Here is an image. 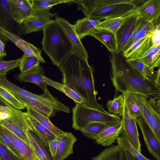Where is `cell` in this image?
I'll return each mask as SVG.
<instances>
[{"label": "cell", "instance_id": "1", "mask_svg": "<svg viewBox=\"0 0 160 160\" xmlns=\"http://www.w3.org/2000/svg\"><path fill=\"white\" fill-rule=\"evenodd\" d=\"M58 68L62 74V84L81 97L83 103L99 111L107 112L97 102L92 68L88 60L72 52Z\"/></svg>", "mask_w": 160, "mask_h": 160}, {"label": "cell", "instance_id": "2", "mask_svg": "<svg viewBox=\"0 0 160 160\" xmlns=\"http://www.w3.org/2000/svg\"><path fill=\"white\" fill-rule=\"evenodd\" d=\"M118 54L111 53L109 57L112 71L111 79L116 90L122 94L137 93L160 100V87L153 80L145 78Z\"/></svg>", "mask_w": 160, "mask_h": 160}, {"label": "cell", "instance_id": "3", "mask_svg": "<svg viewBox=\"0 0 160 160\" xmlns=\"http://www.w3.org/2000/svg\"><path fill=\"white\" fill-rule=\"evenodd\" d=\"M42 31V49L53 64L58 67L72 52V45L55 20L52 19Z\"/></svg>", "mask_w": 160, "mask_h": 160}, {"label": "cell", "instance_id": "4", "mask_svg": "<svg viewBox=\"0 0 160 160\" xmlns=\"http://www.w3.org/2000/svg\"><path fill=\"white\" fill-rule=\"evenodd\" d=\"M72 109V127L77 130L84 128L88 124L94 122L111 125L120 123L122 118L119 115L103 112L89 107L84 103H76Z\"/></svg>", "mask_w": 160, "mask_h": 160}, {"label": "cell", "instance_id": "5", "mask_svg": "<svg viewBox=\"0 0 160 160\" xmlns=\"http://www.w3.org/2000/svg\"><path fill=\"white\" fill-rule=\"evenodd\" d=\"M142 117L160 142V108L155 99L138 94L132 93Z\"/></svg>", "mask_w": 160, "mask_h": 160}, {"label": "cell", "instance_id": "6", "mask_svg": "<svg viewBox=\"0 0 160 160\" xmlns=\"http://www.w3.org/2000/svg\"><path fill=\"white\" fill-rule=\"evenodd\" d=\"M27 112L15 109L8 118L0 121V125L6 128L29 145L26 132L31 128Z\"/></svg>", "mask_w": 160, "mask_h": 160}, {"label": "cell", "instance_id": "7", "mask_svg": "<svg viewBox=\"0 0 160 160\" xmlns=\"http://www.w3.org/2000/svg\"><path fill=\"white\" fill-rule=\"evenodd\" d=\"M136 3H121L93 11L86 17L100 21L107 18L125 17L135 12L138 7Z\"/></svg>", "mask_w": 160, "mask_h": 160}, {"label": "cell", "instance_id": "8", "mask_svg": "<svg viewBox=\"0 0 160 160\" xmlns=\"http://www.w3.org/2000/svg\"><path fill=\"white\" fill-rule=\"evenodd\" d=\"M55 20L62 30L71 42L72 47V52L81 58L88 60V55L81 40L78 37L73 25L67 20L54 14Z\"/></svg>", "mask_w": 160, "mask_h": 160}, {"label": "cell", "instance_id": "9", "mask_svg": "<svg viewBox=\"0 0 160 160\" xmlns=\"http://www.w3.org/2000/svg\"><path fill=\"white\" fill-rule=\"evenodd\" d=\"M138 18V15L135 12L129 15L115 33L117 54L123 52L132 34Z\"/></svg>", "mask_w": 160, "mask_h": 160}, {"label": "cell", "instance_id": "10", "mask_svg": "<svg viewBox=\"0 0 160 160\" xmlns=\"http://www.w3.org/2000/svg\"><path fill=\"white\" fill-rule=\"evenodd\" d=\"M122 116V132L131 144L138 151L141 152V144L139 138L136 120L130 114L125 102Z\"/></svg>", "mask_w": 160, "mask_h": 160}, {"label": "cell", "instance_id": "11", "mask_svg": "<svg viewBox=\"0 0 160 160\" xmlns=\"http://www.w3.org/2000/svg\"><path fill=\"white\" fill-rule=\"evenodd\" d=\"M136 122L141 130L148 152L156 160H160V142L142 117L137 118Z\"/></svg>", "mask_w": 160, "mask_h": 160}, {"label": "cell", "instance_id": "12", "mask_svg": "<svg viewBox=\"0 0 160 160\" xmlns=\"http://www.w3.org/2000/svg\"><path fill=\"white\" fill-rule=\"evenodd\" d=\"M11 13L13 20L22 24L27 19L37 14L30 0H9Z\"/></svg>", "mask_w": 160, "mask_h": 160}, {"label": "cell", "instance_id": "13", "mask_svg": "<svg viewBox=\"0 0 160 160\" xmlns=\"http://www.w3.org/2000/svg\"><path fill=\"white\" fill-rule=\"evenodd\" d=\"M35 11L37 14L27 19L23 23L25 34L42 30L52 21L51 18L54 15L50 11Z\"/></svg>", "mask_w": 160, "mask_h": 160}, {"label": "cell", "instance_id": "14", "mask_svg": "<svg viewBox=\"0 0 160 160\" xmlns=\"http://www.w3.org/2000/svg\"><path fill=\"white\" fill-rule=\"evenodd\" d=\"M134 0H72L70 4L76 3L78 6L77 10H81L86 17L90 12L110 6L121 3H135Z\"/></svg>", "mask_w": 160, "mask_h": 160}, {"label": "cell", "instance_id": "15", "mask_svg": "<svg viewBox=\"0 0 160 160\" xmlns=\"http://www.w3.org/2000/svg\"><path fill=\"white\" fill-rule=\"evenodd\" d=\"M0 34L14 43L26 55L37 58L43 63L45 62L42 58L41 51L30 43L22 39L17 35L0 27Z\"/></svg>", "mask_w": 160, "mask_h": 160}, {"label": "cell", "instance_id": "16", "mask_svg": "<svg viewBox=\"0 0 160 160\" xmlns=\"http://www.w3.org/2000/svg\"><path fill=\"white\" fill-rule=\"evenodd\" d=\"M135 12L139 17L152 22L155 26L160 23V0L145 1Z\"/></svg>", "mask_w": 160, "mask_h": 160}, {"label": "cell", "instance_id": "17", "mask_svg": "<svg viewBox=\"0 0 160 160\" xmlns=\"http://www.w3.org/2000/svg\"><path fill=\"white\" fill-rule=\"evenodd\" d=\"M122 132V122L108 125L104 128L94 138L97 144L103 147L112 145Z\"/></svg>", "mask_w": 160, "mask_h": 160}, {"label": "cell", "instance_id": "18", "mask_svg": "<svg viewBox=\"0 0 160 160\" xmlns=\"http://www.w3.org/2000/svg\"><path fill=\"white\" fill-rule=\"evenodd\" d=\"M151 35H148L132 45L122 52L126 62L137 59L145 55L152 46Z\"/></svg>", "mask_w": 160, "mask_h": 160}, {"label": "cell", "instance_id": "19", "mask_svg": "<svg viewBox=\"0 0 160 160\" xmlns=\"http://www.w3.org/2000/svg\"><path fill=\"white\" fill-rule=\"evenodd\" d=\"M58 139L56 154L53 160H64L73 152V146L77 138L71 132H65Z\"/></svg>", "mask_w": 160, "mask_h": 160}, {"label": "cell", "instance_id": "20", "mask_svg": "<svg viewBox=\"0 0 160 160\" xmlns=\"http://www.w3.org/2000/svg\"><path fill=\"white\" fill-rule=\"evenodd\" d=\"M0 128L10 138L23 160H33L36 158L29 145L6 128L1 125Z\"/></svg>", "mask_w": 160, "mask_h": 160}, {"label": "cell", "instance_id": "21", "mask_svg": "<svg viewBox=\"0 0 160 160\" xmlns=\"http://www.w3.org/2000/svg\"><path fill=\"white\" fill-rule=\"evenodd\" d=\"M44 69L39 67L33 70L26 72L20 73L15 76L16 78L21 82H30L39 86L45 92L48 91L46 82L43 78Z\"/></svg>", "mask_w": 160, "mask_h": 160}, {"label": "cell", "instance_id": "22", "mask_svg": "<svg viewBox=\"0 0 160 160\" xmlns=\"http://www.w3.org/2000/svg\"><path fill=\"white\" fill-rule=\"evenodd\" d=\"M29 146L39 160H51L45 147L35 132L30 128L26 132Z\"/></svg>", "mask_w": 160, "mask_h": 160}, {"label": "cell", "instance_id": "23", "mask_svg": "<svg viewBox=\"0 0 160 160\" xmlns=\"http://www.w3.org/2000/svg\"><path fill=\"white\" fill-rule=\"evenodd\" d=\"M28 118L31 129L35 132L45 147L48 148L50 142L57 138L55 135L28 114Z\"/></svg>", "mask_w": 160, "mask_h": 160}, {"label": "cell", "instance_id": "24", "mask_svg": "<svg viewBox=\"0 0 160 160\" xmlns=\"http://www.w3.org/2000/svg\"><path fill=\"white\" fill-rule=\"evenodd\" d=\"M100 21L86 17L78 19L73 26L78 38L81 39L87 36H91L97 29L96 27Z\"/></svg>", "mask_w": 160, "mask_h": 160}, {"label": "cell", "instance_id": "25", "mask_svg": "<svg viewBox=\"0 0 160 160\" xmlns=\"http://www.w3.org/2000/svg\"><path fill=\"white\" fill-rule=\"evenodd\" d=\"M91 36L101 42L111 53L116 52L117 45L114 33L105 30L97 29Z\"/></svg>", "mask_w": 160, "mask_h": 160}, {"label": "cell", "instance_id": "26", "mask_svg": "<svg viewBox=\"0 0 160 160\" xmlns=\"http://www.w3.org/2000/svg\"><path fill=\"white\" fill-rule=\"evenodd\" d=\"M28 107L47 118L54 116L56 112L52 109L35 100L30 98H16Z\"/></svg>", "mask_w": 160, "mask_h": 160}, {"label": "cell", "instance_id": "27", "mask_svg": "<svg viewBox=\"0 0 160 160\" xmlns=\"http://www.w3.org/2000/svg\"><path fill=\"white\" fill-rule=\"evenodd\" d=\"M124 153L118 145H112L103 149L91 160H124Z\"/></svg>", "mask_w": 160, "mask_h": 160}, {"label": "cell", "instance_id": "28", "mask_svg": "<svg viewBox=\"0 0 160 160\" xmlns=\"http://www.w3.org/2000/svg\"><path fill=\"white\" fill-rule=\"evenodd\" d=\"M160 47L152 46L142 57L137 59L150 68L154 69L160 66Z\"/></svg>", "mask_w": 160, "mask_h": 160}, {"label": "cell", "instance_id": "29", "mask_svg": "<svg viewBox=\"0 0 160 160\" xmlns=\"http://www.w3.org/2000/svg\"><path fill=\"white\" fill-rule=\"evenodd\" d=\"M26 108L28 114L54 134L57 138H60L65 134V132L55 126L50 121L49 118L42 115L29 108Z\"/></svg>", "mask_w": 160, "mask_h": 160}, {"label": "cell", "instance_id": "30", "mask_svg": "<svg viewBox=\"0 0 160 160\" xmlns=\"http://www.w3.org/2000/svg\"><path fill=\"white\" fill-rule=\"evenodd\" d=\"M116 141L118 145L123 151L128 152L138 160H152L146 157L141 152L137 150L131 144L122 132V135L117 138Z\"/></svg>", "mask_w": 160, "mask_h": 160}, {"label": "cell", "instance_id": "31", "mask_svg": "<svg viewBox=\"0 0 160 160\" xmlns=\"http://www.w3.org/2000/svg\"><path fill=\"white\" fill-rule=\"evenodd\" d=\"M40 61L36 57L28 56L24 53L20 58L18 67L21 73L33 70L40 67Z\"/></svg>", "mask_w": 160, "mask_h": 160}, {"label": "cell", "instance_id": "32", "mask_svg": "<svg viewBox=\"0 0 160 160\" xmlns=\"http://www.w3.org/2000/svg\"><path fill=\"white\" fill-rule=\"evenodd\" d=\"M128 15L124 17L106 19L100 22L96 28L108 30L115 34L117 30Z\"/></svg>", "mask_w": 160, "mask_h": 160}, {"label": "cell", "instance_id": "33", "mask_svg": "<svg viewBox=\"0 0 160 160\" xmlns=\"http://www.w3.org/2000/svg\"><path fill=\"white\" fill-rule=\"evenodd\" d=\"M126 62L145 78L153 80L155 72L154 69L150 68L138 60H130Z\"/></svg>", "mask_w": 160, "mask_h": 160}, {"label": "cell", "instance_id": "34", "mask_svg": "<svg viewBox=\"0 0 160 160\" xmlns=\"http://www.w3.org/2000/svg\"><path fill=\"white\" fill-rule=\"evenodd\" d=\"M124 98L122 94L108 101L107 103V108L110 113L122 116L124 109Z\"/></svg>", "mask_w": 160, "mask_h": 160}, {"label": "cell", "instance_id": "35", "mask_svg": "<svg viewBox=\"0 0 160 160\" xmlns=\"http://www.w3.org/2000/svg\"><path fill=\"white\" fill-rule=\"evenodd\" d=\"M108 125L101 122H92L87 125L80 131L87 138L94 140L95 137Z\"/></svg>", "mask_w": 160, "mask_h": 160}, {"label": "cell", "instance_id": "36", "mask_svg": "<svg viewBox=\"0 0 160 160\" xmlns=\"http://www.w3.org/2000/svg\"><path fill=\"white\" fill-rule=\"evenodd\" d=\"M72 0H32L30 2L35 10L50 11L53 6L62 3H69Z\"/></svg>", "mask_w": 160, "mask_h": 160}, {"label": "cell", "instance_id": "37", "mask_svg": "<svg viewBox=\"0 0 160 160\" xmlns=\"http://www.w3.org/2000/svg\"><path fill=\"white\" fill-rule=\"evenodd\" d=\"M0 97L5 102L15 109H24L25 106L12 94L0 85Z\"/></svg>", "mask_w": 160, "mask_h": 160}, {"label": "cell", "instance_id": "38", "mask_svg": "<svg viewBox=\"0 0 160 160\" xmlns=\"http://www.w3.org/2000/svg\"><path fill=\"white\" fill-rule=\"evenodd\" d=\"M12 20L9 0H0V27L5 29L7 23Z\"/></svg>", "mask_w": 160, "mask_h": 160}, {"label": "cell", "instance_id": "39", "mask_svg": "<svg viewBox=\"0 0 160 160\" xmlns=\"http://www.w3.org/2000/svg\"><path fill=\"white\" fill-rule=\"evenodd\" d=\"M123 95L128 112L132 117L136 120L139 117H142L132 93H128Z\"/></svg>", "mask_w": 160, "mask_h": 160}, {"label": "cell", "instance_id": "40", "mask_svg": "<svg viewBox=\"0 0 160 160\" xmlns=\"http://www.w3.org/2000/svg\"><path fill=\"white\" fill-rule=\"evenodd\" d=\"M20 58L10 61L0 60V76L6 75L9 70L18 67Z\"/></svg>", "mask_w": 160, "mask_h": 160}, {"label": "cell", "instance_id": "41", "mask_svg": "<svg viewBox=\"0 0 160 160\" xmlns=\"http://www.w3.org/2000/svg\"><path fill=\"white\" fill-rule=\"evenodd\" d=\"M147 21L143 18L138 16L132 34L128 42L125 47L123 52L127 50L131 46L139 31Z\"/></svg>", "mask_w": 160, "mask_h": 160}, {"label": "cell", "instance_id": "42", "mask_svg": "<svg viewBox=\"0 0 160 160\" xmlns=\"http://www.w3.org/2000/svg\"><path fill=\"white\" fill-rule=\"evenodd\" d=\"M0 160H22L0 142Z\"/></svg>", "mask_w": 160, "mask_h": 160}, {"label": "cell", "instance_id": "43", "mask_svg": "<svg viewBox=\"0 0 160 160\" xmlns=\"http://www.w3.org/2000/svg\"><path fill=\"white\" fill-rule=\"evenodd\" d=\"M154 28V26L153 23L148 21L139 31L132 45L145 37L151 35Z\"/></svg>", "mask_w": 160, "mask_h": 160}, {"label": "cell", "instance_id": "44", "mask_svg": "<svg viewBox=\"0 0 160 160\" xmlns=\"http://www.w3.org/2000/svg\"><path fill=\"white\" fill-rule=\"evenodd\" d=\"M15 109L0 97V121L8 118Z\"/></svg>", "mask_w": 160, "mask_h": 160}, {"label": "cell", "instance_id": "45", "mask_svg": "<svg viewBox=\"0 0 160 160\" xmlns=\"http://www.w3.org/2000/svg\"><path fill=\"white\" fill-rule=\"evenodd\" d=\"M0 142L11 150L22 160H23L21 155L16 150L8 137L2 131L0 128Z\"/></svg>", "mask_w": 160, "mask_h": 160}, {"label": "cell", "instance_id": "46", "mask_svg": "<svg viewBox=\"0 0 160 160\" xmlns=\"http://www.w3.org/2000/svg\"><path fill=\"white\" fill-rule=\"evenodd\" d=\"M62 92L72 99L76 103H82L83 102V98L66 85H63Z\"/></svg>", "mask_w": 160, "mask_h": 160}, {"label": "cell", "instance_id": "47", "mask_svg": "<svg viewBox=\"0 0 160 160\" xmlns=\"http://www.w3.org/2000/svg\"><path fill=\"white\" fill-rule=\"evenodd\" d=\"M151 39L152 46L160 47V23L154 27L151 34Z\"/></svg>", "mask_w": 160, "mask_h": 160}, {"label": "cell", "instance_id": "48", "mask_svg": "<svg viewBox=\"0 0 160 160\" xmlns=\"http://www.w3.org/2000/svg\"><path fill=\"white\" fill-rule=\"evenodd\" d=\"M58 144V139L56 138L51 141L49 144L48 148L52 158H54L56 153Z\"/></svg>", "mask_w": 160, "mask_h": 160}, {"label": "cell", "instance_id": "49", "mask_svg": "<svg viewBox=\"0 0 160 160\" xmlns=\"http://www.w3.org/2000/svg\"><path fill=\"white\" fill-rule=\"evenodd\" d=\"M160 68L155 71L153 80L155 83L159 87L160 86Z\"/></svg>", "mask_w": 160, "mask_h": 160}, {"label": "cell", "instance_id": "50", "mask_svg": "<svg viewBox=\"0 0 160 160\" xmlns=\"http://www.w3.org/2000/svg\"><path fill=\"white\" fill-rule=\"evenodd\" d=\"M124 151V160H138L128 152Z\"/></svg>", "mask_w": 160, "mask_h": 160}, {"label": "cell", "instance_id": "51", "mask_svg": "<svg viewBox=\"0 0 160 160\" xmlns=\"http://www.w3.org/2000/svg\"><path fill=\"white\" fill-rule=\"evenodd\" d=\"M6 53L5 52V44L0 39V56H5Z\"/></svg>", "mask_w": 160, "mask_h": 160}, {"label": "cell", "instance_id": "52", "mask_svg": "<svg viewBox=\"0 0 160 160\" xmlns=\"http://www.w3.org/2000/svg\"><path fill=\"white\" fill-rule=\"evenodd\" d=\"M4 57L2 56H0V60L2 59Z\"/></svg>", "mask_w": 160, "mask_h": 160}]
</instances>
